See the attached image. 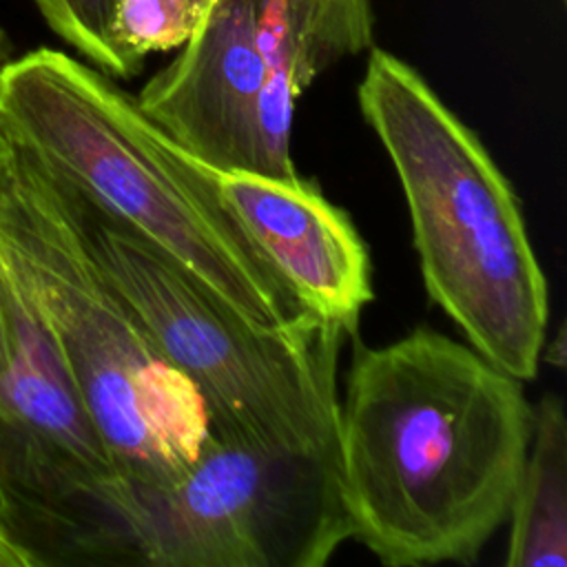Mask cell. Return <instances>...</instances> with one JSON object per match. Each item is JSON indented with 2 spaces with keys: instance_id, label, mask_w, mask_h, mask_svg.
Returning a JSON list of instances; mask_svg holds the SVG:
<instances>
[{
  "instance_id": "6da1fadb",
  "label": "cell",
  "mask_w": 567,
  "mask_h": 567,
  "mask_svg": "<svg viewBox=\"0 0 567 567\" xmlns=\"http://www.w3.org/2000/svg\"><path fill=\"white\" fill-rule=\"evenodd\" d=\"M532 434L523 381L430 326L357 346L339 396L350 538L383 565H470L507 523Z\"/></svg>"
},
{
  "instance_id": "7a4b0ae2",
  "label": "cell",
  "mask_w": 567,
  "mask_h": 567,
  "mask_svg": "<svg viewBox=\"0 0 567 567\" xmlns=\"http://www.w3.org/2000/svg\"><path fill=\"white\" fill-rule=\"evenodd\" d=\"M0 133L51 179L140 235L244 319L275 328L315 315L219 199L206 164L93 64L49 47L4 64Z\"/></svg>"
},
{
  "instance_id": "3957f363",
  "label": "cell",
  "mask_w": 567,
  "mask_h": 567,
  "mask_svg": "<svg viewBox=\"0 0 567 567\" xmlns=\"http://www.w3.org/2000/svg\"><path fill=\"white\" fill-rule=\"evenodd\" d=\"M357 100L396 171L430 299L474 350L532 381L547 339L549 292L509 179L478 135L394 53L370 47Z\"/></svg>"
},
{
  "instance_id": "277c9868",
  "label": "cell",
  "mask_w": 567,
  "mask_h": 567,
  "mask_svg": "<svg viewBox=\"0 0 567 567\" xmlns=\"http://www.w3.org/2000/svg\"><path fill=\"white\" fill-rule=\"evenodd\" d=\"M0 241L44 312L133 505L177 481L210 436L204 399L100 270L64 190L16 148L0 182Z\"/></svg>"
},
{
  "instance_id": "5b68a950",
  "label": "cell",
  "mask_w": 567,
  "mask_h": 567,
  "mask_svg": "<svg viewBox=\"0 0 567 567\" xmlns=\"http://www.w3.org/2000/svg\"><path fill=\"white\" fill-rule=\"evenodd\" d=\"M58 186L100 270L197 388L213 439L337 452V368L348 339L337 321L310 315L257 326L124 224Z\"/></svg>"
},
{
  "instance_id": "8992f818",
  "label": "cell",
  "mask_w": 567,
  "mask_h": 567,
  "mask_svg": "<svg viewBox=\"0 0 567 567\" xmlns=\"http://www.w3.org/2000/svg\"><path fill=\"white\" fill-rule=\"evenodd\" d=\"M372 40V0H213L137 102L202 164L295 184L301 179L290 155L297 100Z\"/></svg>"
},
{
  "instance_id": "52a82bcc",
  "label": "cell",
  "mask_w": 567,
  "mask_h": 567,
  "mask_svg": "<svg viewBox=\"0 0 567 567\" xmlns=\"http://www.w3.org/2000/svg\"><path fill=\"white\" fill-rule=\"evenodd\" d=\"M348 538L337 452L208 436L177 481L135 501L140 567H321Z\"/></svg>"
},
{
  "instance_id": "ba28073f",
  "label": "cell",
  "mask_w": 567,
  "mask_h": 567,
  "mask_svg": "<svg viewBox=\"0 0 567 567\" xmlns=\"http://www.w3.org/2000/svg\"><path fill=\"white\" fill-rule=\"evenodd\" d=\"M206 171L219 199L303 308L337 321L354 339L374 290L368 246L348 213L303 177L288 184L248 171Z\"/></svg>"
},
{
  "instance_id": "9c48e42d",
  "label": "cell",
  "mask_w": 567,
  "mask_h": 567,
  "mask_svg": "<svg viewBox=\"0 0 567 567\" xmlns=\"http://www.w3.org/2000/svg\"><path fill=\"white\" fill-rule=\"evenodd\" d=\"M507 520V567L567 565V421L556 392H545L532 408L529 445Z\"/></svg>"
},
{
  "instance_id": "30bf717a",
  "label": "cell",
  "mask_w": 567,
  "mask_h": 567,
  "mask_svg": "<svg viewBox=\"0 0 567 567\" xmlns=\"http://www.w3.org/2000/svg\"><path fill=\"white\" fill-rule=\"evenodd\" d=\"M213 0H115L113 42L135 78L151 53L179 49L199 29Z\"/></svg>"
},
{
  "instance_id": "8fae6325",
  "label": "cell",
  "mask_w": 567,
  "mask_h": 567,
  "mask_svg": "<svg viewBox=\"0 0 567 567\" xmlns=\"http://www.w3.org/2000/svg\"><path fill=\"white\" fill-rule=\"evenodd\" d=\"M49 29L102 73L128 80L111 24L115 0H33Z\"/></svg>"
},
{
  "instance_id": "7c38bea8",
  "label": "cell",
  "mask_w": 567,
  "mask_h": 567,
  "mask_svg": "<svg viewBox=\"0 0 567 567\" xmlns=\"http://www.w3.org/2000/svg\"><path fill=\"white\" fill-rule=\"evenodd\" d=\"M42 565V558L16 538L7 523H0V567H33Z\"/></svg>"
},
{
  "instance_id": "4fadbf2b",
  "label": "cell",
  "mask_w": 567,
  "mask_h": 567,
  "mask_svg": "<svg viewBox=\"0 0 567 567\" xmlns=\"http://www.w3.org/2000/svg\"><path fill=\"white\" fill-rule=\"evenodd\" d=\"M11 514H13V501H11V494L0 476V523H7L11 520Z\"/></svg>"
},
{
  "instance_id": "5bb4252c",
  "label": "cell",
  "mask_w": 567,
  "mask_h": 567,
  "mask_svg": "<svg viewBox=\"0 0 567 567\" xmlns=\"http://www.w3.org/2000/svg\"><path fill=\"white\" fill-rule=\"evenodd\" d=\"M543 354H547V361L549 363H558V365H563L565 363V348H563V328L558 330V334H556V346H547V350L543 348Z\"/></svg>"
},
{
  "instance_id": "9a60e30c",
  "label": "cell",
  "mask_w": 567,
  "mask_h": 567,
  "mask_svg": "<svg viewBox=\"0 0 567 567\" xmlns=\"http://www.w3.org/2000/svg\"><path fill=\"white\" fill-rule=\"evenodd\" d=\"M9 162H11V146H9V142L0 133V182H2V177L7 173V168H9Z\"/></svg>"
},
{
  "instance_id": "2e32d148",
  "label": "cell",
  "mask_w": 567,
  "mask_h": 567,
  "mask_svg": "<svg viewBox=\"0 0 567 567\" xmlns=\"http://www.w3.org/2000/svg\"><path fill=\"white\" fill-rule=\"evenodd\" d=\"M4 359H7V350H4V328H2V315H0V374L4 370Z\"/></svg>"
},
{
  "instance_id": "e0dca14e",
  "label": "cell",
  "mask_w": 567,
  "mask_h": 567,
  "mask_svg": "<svg viewBox=\"0 0 567 567\" xmlns=\"http://www.w3.org/2000/svg\"><path fill=\"white\" fill-rule=\"evenodd\" d=\"M0 38H2V35H0Z\"/></svg>"
}]
</instances>
